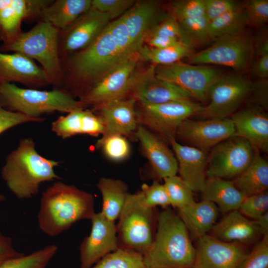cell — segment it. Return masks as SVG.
Segmentation results:
<instances>
[{
	"mask_svg": "<svg viewBox=\"0 0 268 268\" xmlns=\"http://www.w3.org/2000/svg\"><path fill=\"white\" fill-rule=\"evenodd\" d=\"M95 213L94 200L91 194L59 181L43 193L37 219L40 229L54 237L78 221L91 219Z\"/></svg>",
	"mask_w": 268,
	"mask_h": 268,
	"instance_id": "cell-1",
	"label": "cell"
},
{
	"mask_svg": "<svg viewBox=\"0 0 268 268\" xmlns=\"http://www.w3.org/2000/svg\"><path fill=\"white\" fill-rule=\"evenodd\" d=\"M60 163L40 155L32 138H23L6 156L1 175L17 199H30L38 193L41 183L61 179L54 171Z\"/></svg>",
	"mask_w": 268,
	"mask_h": 268,
	"instance_id": "cell-2",
	"label": "cell"
},
{
	"mask_svg": "<svg viewBox=\"0 0 268 268\" xmlns=\"http://www.w3.org/2000/svg\"><path fill=\"white\" fill-rule=\"evenodd\" d=\"M196 250L177 213L169 207L158 213L155 238L143 256L146 268H192Z\"/></svg>",
	"mask_w": 268,
	"mask_h": 268,
	"instance_id": "cell-3",
	"label": "cell"
},
{
	"mask_svg": "<svg viewBox=\"0 0 268 268\" xmlns=\"http://www.w3.org/2000/svg\"><path fill=\"white\" fill-rule=\"evenodd\" d=\"M60 31L51 23L41 21L27 32L2 43L0 50L22 54L41 65L49 84L60 86L63 71L59 53Z\"/></svg>",
	"mask_w": 268,
	"mask_h": 268,
	"instance_id": "cell-4",
	"label": "cell"
},
{
	"mask_svg": "<svg viewBox=\"0 0 268 268\" xmlns=\"http://www.w3.org/2000/svg\"><path fill=\"white\" fill-rule=\"evenodd\" d=\"M158 213L145 206L140 191L128 194L116 224L119 249L145 255L153 242Z\"/></svg>",
	"mask_w": 268,
	"mask_h": 268,
	"instance_id": "cell-5",
	"label": "cell"
},
{
	"mask_svg": "<svg viewBox=\"0 0 268 268\" xmlns=\"http://www.w3.org/2000/svg\"><path fill=\"white\" fill-rule=\"evenodd\" d=\"M0 105L9 111L33 118L55 111L68 113L84 106L62 89L43 91L20 88L11 83L0 84Z\"/></svg>",
	"mask_w": 268,
	"mask_h": 268,
	"instance_id": "cell-6",
	"label": "cell"
},
{
	"mask_svg": "<svg viewBox=\"0 0 268 268\" xmlns=\"http://www.w3.org/2000/svg\"><path fill=\"white\" fill-rule=\"evenodd\" d=\"M108 25L89 46L70 60L71 74L78 81L95 82V84L110 70L129 59L117 48Z\"/></svg>",
	"mask_w": 268,
	"mask_h": 268,
	"instance_id": "cell-7",
	"label": "cell"
},
{
	"mask_svg": "<svg viewBox=\"0 0 268 268\" xmlns=\"http://www.w3.org/2000/svg\"><path fill=\"white\" fill-rule=\"evenodd\" d=\"M203 105L193 100L143 105L136 113L137 124L151 130L161 139L170 143L175 138L177 128L183 121L198 116Z\"/></svg>",
	"mask_w": 268,
	"mask_h": 268,
	"instance_id": "cell-8",
	"label": "cell"
},
{
	"mask_svg": "<svg viewBox=\"0 0 268 268\" xmlns=\"http://www.w3.org/2000/svg\"><path fill=\"white\" fill-rule=\"evenodd\" d=\"M207 48L194 53L188 63L216 65L231 67L238 71L247 69L254 54V40L245 32L217 38Z\"/></svg>",
	"mask_w": 268,
	"mask_h": 268,
	"instance_id": "cell-9",
	"label": "cell"
},
{
	"mask_svg": "<svg viewBox=\"0 0 268 268\" xmlns=\"http://www.w3.org/2000/svg\"><path fill=\"white\" fill-rule=\"evenodd\" d=\"M154 71L157 77L176 85L202 104L208 102L210 87L223 74L213 67L181 62L155 66Z\"/></svg>",
	"mask_w": 268,
	"mask_h": 268,
	"instance_id": "cell-10",
	"label": "cell"
},
{
	"mask_svg": "<svg viewBox=\"0 0 268 268\" xmlns=\"http://www.w3.org/2000/svg\"><path fill=\"white\" fill-rule=\"evenodd\" d=\"M251 83L238 73L222 74L210 87L207 104L198 116L203 119L228 118L250 93Z\"/></svg>",
	"mask_w": 268,
	"mask_h": 268,
	"instance_id": "cell-11",
	"label": "cell"
},
{
	"mask_svg": "<svg viewBox=\"0 0 268 268\" xmlns=\"http://www.w3.org/2000/svg\"><path fill=\"white\" fill-rule=\"evenodd\" d=\"M254 148L245 138L233 136L214 146L208 154L207 177L236 178L250 164Z\"/></svg>",
	"mask_w": 268,
	"mask_h": 268,
	"instance_id": "cell-12",
	"label": "cell"
},
{
	"mask_svg": "<svg viewBox=\"0 0 268 268\" xmlns=\"http://www.w3.org/2000/svg\"><path fill=\"white\" fill-rule=\"evenodd\" d=\"M235 129L230 118L193 120L189 118L177 128L175 138L205 151L234 136Z\"/></svg>",
	"mask_w": 268,
	"mask_h": 268,
	"instance_id": "cell-13",
	"label": "cell"
},
{
	"mask_svg": "<svg viewBox=\"0 0 268 268\" xmlns=\"http://www.w3.org/2000/svg\"><path fill=\"white\" fill-rule=\"evenodd\" d=\"M136 56L124 61L99 80L81 98L84 106L97 107L113 101L124 99L130 91L135 75Z\"/></svg>",
	"mask_w": 268,
	"mask_h": 268,
	"instance_id": "cell-14",
	"label": "cell"
},
{
	"mask_svg": "<svg viewBox=\"0 0 268 268\" xmlns=\"http://www.w3.org/2000/svg\"><path fill=\"white\" fill-rule=\"evenodd\" d=\"M192 268H237L247 254L242 244L206 234L197 240Z\"/></svg>",
	"mask_w": 268,
	"mask_h": 268,
	"instance_id": "cell-15",
	"label": "cell"
},
{
	"mask_svg": "<svg viewBox=\"0 0 268 268\" xmlns=\"http://www.w3.org/2000/svg\"><path fill=\"white\" fill-rule=\"evenodd\" d=\"M91 232L79 247L80 268H91L108 254L117 249L116 224L101 212L95 213L90 219Z\"/></svg>",
	"mask_w": 268,
	"mask_h": 268,
	"instance_id": "cell-16",
	"label": "cell"
},
{
	"mask_svg": "<svg viewBox=\"0 0 268 268\" xmlns=\"http://www.w3.org/2000/svg\"><path fill=\"white\" fill-rule=\"evenodd\" d=\"M111 19L108 14L90 8L68 28L60 31L62 32L60 34L59 44L60 57L63 54L81 51L89 46L108 25Z\"/></svg>",
	"mask_w": 268,
	"mask_h": 268,
	"instance_id": "cell-17",
	"label": "cell"
},
{
	"mask_svg": "<svg viewBox=\"0 0 268 268\" xmlns=\"http://www.w3.org/2000/svg\"><path fill=\"white\" fill-rule=\"evenodd\" d=\"M155 66L135 76L130 91L133 98L143 105L193 100L176 85L157 77Z\"/></svg>",
	"mask_w": 268,
	"mask_h": 268,
	"instance_id": "cell-18",
	"label": "cell"
},
{
	"mask_svg": "<svg viewBox=\"0 0 268 268\" xmlns=\"http://www.w3.org/2000/svg\"><path fill=\"white\" fill-rule=\"evenodd\" d=\"M13 82L33 88L49 84L45 72L33 60L17 53L0 52V83Z\"/></svg>",
	"mask_w": 268,
	"mask_h": 268,
	"instance_id": "cell-19",
	"label": "cell"
},
{
	"mask_svg": "<svg viewBox=\"0 0 268 268\" xmlns=\"http://www.w3.org/2000/svg\"><path fill=\"white\" fill-rule=\"evenodd\" d=\"M52 1L45 0H0V35L3 42L10 41L22 31V21L40 16L44 7Z\"/></svg>",
	"mask_w": 268,
	"mask_h": 268,
	"instance_id": "cell-20",
	"label": "cell"
},
{
	"mask_svg": "<svg viewBox=\"0 0 268 268\" xmlns=\"http://www.w3.org/2000/svg\"><path fill=\"white\" fill-rule=\"evenodd\" d=\"M175 153L178 172L193 191L202 192L207 178L206 170L208 154L196 147L183 145L176 138L169 143Z\"/></svg>",
	"mask_w": 268,
	"mask_h": 268,
	"instance_id": "cell-21",
	"label": "cell"
},
{
	"mask_svg": "<svg viewBox=\"0 0 268 268\" xmlns=\"http://www.w3.org/2000/svg\"><path fill=\"white\" fill-rule=\"evenodd\" d=\"M136 101L133 97L124 98L97 107L104 126L101 138L114 134L129 136L136 131L138 126L135 110Z\"/></svg>",
	"mask_w": 268,
	"mask_h": 268,
	"instance_id": "cell-22",
	"label": "cell"
},
{
	"mask_svg": "<svg viewBox=\"0 0 268 268\" xmlns=\"http://www.w3.org/2000/svg\"><path fill=\"white\" fill-rule=\"evenodd\" d=\"M234 125V136L246 139L254 148L268 152V115L257 107H248L236 112L230 118Z\"/></svg>",
	"mask_w": 268,
	"mask_h": 268,
	"instance_id": "cell-23",
	"label": "cell"
},
{
	"mask_svg": "<svg viewBox=\"0 0 268 268\" xmlns=\"http://www.w3.org/2000/svg\"><path fill=\"white\" fill-rule=\"evenodd\" d=\"M159 8L153 1L135 3L121 17L127 29L132 48L137 55L151 29L158 23Z\"/></svg>",
	"mask_w": 268,
	"mask_h": 268,
	"instance_id": "cell-24",
	"label": "cell"
},
{
	"mask_svg": "<svg viewBox=\"0 0 268 268\" xmlns=\"http://www.w3.org/2000/svg\"><path fill=\"white\" fill-rule=\"evenodd\" d=\"M135 134L158 178L164 179L176 175L178 169L176 158L160 138L139 125Z\"/></svg>",
	"mask_w": 268,
	"mask_h": 268,
	"instance_id": "cell-25",
	"label": "cell"
},
{
	"mask_svg": "<svg viewBox=\"0 0 268 268\" xmlns=\"http://www.w3.org/2000/svg\"><path fill=\"white\" fill-rule=\"evenodd\" d=\"M211 235L225 242L250 243L261 234L255 221L250 220L238 210L228 212L215 223Z\"/></svg>",
	"mask_w": 268,
	"mask_h": 268,
	"instance_id": "cell-26",
	"label": "cell"
},
{
	"mask_svg": "<svg viewBox=\"0 0 268 268\" xmlns=\"http://www.w3.org/2000/svg\"><path fill=\"white\" fill-rule=\"evenodd\" d=\"M219 209L211 201L202 199L178 209L177 214L186 227L190 238L198 240L210 231L215 224Z\"/></svg>",
	"mask_w": 268,
	"mask_h": 268,
	"instance_id": "cell-27",
	"label": "cell"
},
{
	"mask_svg": "<svg viewBox=\"0 0 268 268\" xmlns=\"http://www.w3.org/2000/svg\"><path fill=\"white\" fill-rule=\"evenodd\" d=\"M91 0H57L42 10V21L51 23L60 31L71 25L81 15L89 10Z\"/></svg>",
	"mask_w": 268,
	"mask_h": 268,
	"instance_id": "cell-28",
	"label": "cell"
},
{
	"mask_svg": "<svg viewBox=\"0 0 268 268\" xmlns=\"http://www.w3.org/2000/svg\"><path fill=\"white\" fill-rule=\"evenodd\" d=\"M201 193L202 199L212 202L225 213L238 210L246 198L233 181L217 177H207Z\"/></svg>",
	"mask_w": 268,
	"mask_h": 268,
	"instance_id": "cell-29",
	"label": "cell"
},
{
	"mask_svg": "<svg viewBox=\"0 0 268 268\" xmlns=\"http://www.w3.org/2000/svg\"><path fill=\"white\" fill-rule=\"evenodd\" d=\"M254 148V155L248 167L233 182L236 187L246 197L267 191L268 162Z\"/></svg>",
	"mask_w": 268,
	"mask_h": 268,
	"instance_id": "cell-30",
	"label": "cell"
},
{
	"mask_svg": "<svg viewBox=\"0 0 268 268\" xmlns=\"http://www.w3.org/2000/svg\"><path fill=\"white\" fill-rule=\"evenodd\" d=\"M102 198L101 212L115 222L124 206L129 193L127 185L123 181L110 178L99 179L97 185Z\"/></svg>",
	"mask_w": 268,
	"mask_h": 268,
	"instance_id": "cell-31",
	"label": "cell"
},
{
	"mask_svg": "<svg viewBox=\"0 0 268 268\" xmlns=\"http://www.w3.org/2000/svg\"><path fill=\"white\" fill-rule=\"evenodd\" d=\"M248 25L244 8L240 7L228 12L209 22L208 32L212 40L243 33Z\"/></svg>",
	"mask_w": 268,
	"mask_h": 268,
	"instance_id": "cell-32",
	"label": "cell"
},
{
	"mask_svg": "<svg viewBox=\"0 0 268 268\" xmlns=\"http://www.w3.org/2000/svg\"><path fill=\"white\" fill-rule=\"evenodd\" d=\"M209 22L205 15L178 21L180 41L193 49L206 44L212 40L208 32Z\"/></svg>",
	"mask_w": 268,
	"mask_h": 268,
	"instance_id": "cell-33",
	"label": "cell"
},
{
	"mask_svg": "<svg viewBox=\"0 0 268 268\" xmlns=\"http://www.w3.org/2000/svg\"><path fill=\"white\" fill-rule=\"evenodd\" d=\"M194 50L182 43L162 49L143 46L137 55L141 59L155 65H168L185 58H189L194 54Z\"/></svg>",
	"mask_w": 268,
	"mask_h": 268,
	"instance_id": "cell-34",
	"label": "cell"
},
{
	"mask_svg": "<svg viewBox=\"0 0 268 268\" xmlns=\"http://www.w3.org/2000/svg\"><path fill=\"white\" fill-rule=\"evenodd\" d=\"M57 251L56 245H49L30 254L10 259L0 265V268H46Z\"/></svg>",
	"mask_w": 268,
	"mask_h": 268,
	"instance_id": "cell-35",
	"label": "cell"
},
{
	"mask_svg": "<svg viewBox=\"0 0 268 268\" xmlns=\"http://www.w3.org/2000/svg\"><path fill=\"white\" fill-rule=\"evenodd\" d=\"M91 268H146L142 255L118 248L102 258Z\"/></svg>",
	"mask_w": 268,
	"mask_h": 268,
	"instance_id": "cell-36",
	"label": "cell"
},
{
	"mask_svg": "<svg viewBox=\"0 0 268 268\" xmlns=\"http://www.w3.org/2000/svg\"><path fill=\"white\" fill-rule=\"evenodd\" d=\"M163 180L170 205L178 209L195 201L193 191L180 177L176 175Z\"/></svg>",
	"mask_w": 268,
	"mask_h": 268,
	"instance_id": "cell-37",
	"label": "cell"
},
{
	"mask_svg": "<svg viewBox=\"0 0 268 268\" xmlns=\"http://www.w3.org/2000/svg\"><path fill=\"white\" fill-rule=\"evenodd\" d=\"M96 146L101 148L106 156L113 161H121L126 159L130 153L129 143L125 136L114 134L104 138H100Z\"/></svg>",
	"mask_w": 268,
	"mask_h": 268,
	"instance_id": "cell-38",
	"label": "cell"
},
{
	"mask_svg": "<svg viewBox=\"0 0 268 268\" xmlns=\"http://www.w3.org/2000/svg\"><path fill=\"white\" fill-rule=\"evenodd\" d=\"M83 110V108L77 109L66 116L59 117L52 123V131L57 136L64 139L81 134Z\"/></svg>",
	"mask_w": 268,
	"mask_h": 268,
	"instance_id": "cell-39",
	"label": "cell"
},
{
	"mask_svg": "<svg viewBox=\"0 0 268 268\" xmlns=\"http://www.w3.org/2000/svg\"><path fill=\"white\" fill-rule=\"evenodd\" d=\"M171 15L177 21L195 18L204 15L203 0H178L170 5Z\"/></svg>",
	"mask_w": 268,
	"mask_h": 268,
	"instance_id": "cell-40",
	"label": "cell"
},
{
	"mask_svg": "<svg viewBox=\"0 0 268 268\" xmlns=\"http://www.w3.org/2000/svg\"><path fill=\"white\" fill-rule=\"evenodd\" d=\"M143 204L150 208L161 206L164 208L170 205L168 196L164 184L154 181L149 185L143 184L139 191Z\"/></svg>",
	"mask_w": 268,
	"mask_h": 268,
	"instance_id": "cell-41",
	"label": "cell"
},
{
	"mask_svg": "<svg viewBox=\"0 0 268 268\" xmlns=\"http://www.w3.org/2000/svg\"><path fill=\"white\" fill-rule=\"evenodd\" d=\"M108 25L112 40L121 54L127 59L136 56L122 17L109 23Z\"/></svg>",
	"mask_w": 268,
	"mask_h": 268,
	"instance_id": "cell-42",
	"label": "cell"
},
{
	"mask_svg": "<svg viewBox=\"0 0 268 268\" xmlns=\"http://www.w3.org/2000/svg\"><path fill=\"white\" fill-rule=\"evenodd\" d=\"M243 215L255 220L268 210V193L265 191L246 197L238 209Z\"/></svg>",
	"mask_w": 268,
	"mask_h": 268,
	"instance_id": "cell-43",
	"label": "cell"
},
{
	"mask_svg": "<svg viewBox=\"0 0 268 268\" xmlns=\"http://www.w3.org/2000/svg\"><path fill=\"white\" fill-rule=\"evenodd\" d=\"M268 268V236L263 239L248 253L237 268Z\"/></svg>",
	"mask_w": 268,
	"mask_h": 268,
	"instance_id": "cell-44",
	"label": "cell"
},
{
	"mask_svg": "<svg viewBox=\"0 0 268 268\" xmlns=\"http://www.w3.org/2000/svg\"><path fill=\"white\" fill-rule=\"evenodd\" d=\"M248 24L261 27L268 21V0H249L244 6Z\"/></svg>",
	"mask_w": 268,
	"mask_h": 268,
	"instance_id": "cell-45",
	"label": "cell"
},
{
	"mask_svg": "<svg viewBox=\"0 0 268 268\" xmlns=\"http://www.w3.org/2000/svg\"><path fill=\"white\" fill-rule=\"evenodd\" d=\"M134 3L133 0H92L91 8L106 13L113 18L126 12Z\"/></svg>",
	"mask_w": 268,
	"mask_h": 268,
	"instance_id": "cell-46",
	"label": "cell"
},
{
	"mask_svg": "<svg viewBox=\"0 0 268 268\" xmlns=\"http://www.w3.org/2000/svg\"><path fill=\"white\" fill-rule=\"evenodd\" d=\"M45 120L42 118H33L18 112L10 111L0 105V134L23 123L41 122Z\"/></svg>",
	"mask_w": 268,
	"mask_h": 268,
	"instance_id": "cell-47",
	"label": "cell"
},
{
	"mask_svg": "<svg viewBox=\"0 0 268 268\" xmlns=\"http://www.w3.org/2000/svg\"><path fill=\"white\" fill-rule=\"evenodd\" d=\"M204 15L209 21L231 10L241 7L232 0H203Z\"/></svg>",
	"mask_w": 268,
	"mask_h": 268,
	"instance_id": "cell-48",
	"label": "cell"
},
{
	"mask_svg": "<svg viewBox=\"0 0 268 268\" xmlns=\"http://www.w3.org/2000/svg\"><path fill=\"white\" fill-rule=\"evenodd\" d=\"M104 126L102 120L92 112L83 109L81 117V134L97 136L103 134Z\"/></svg>",
	"mask_w": 268,
	"mask_h": 268,
	"instance_id": "cell-49",
	"label": "cell"
},
{
	"mask_svg": "<svg viewBox=\"0 0 268 268\" xmlns=\"http://www.w3.org/2000/svg\"><path fill=\"white\" fill-rule=\"evenodd\" d=\"M151 36L179 39V29L178 21L171 15L166 17L153 27L147 37Z\"/></svg>",
	"mask_w": 268,
	"mask_h": 268,
	"instance_id": "cell-50",
	"label": "cell"
},
{
	"mask_svg": "<svg viewBox=\"0 0 268 268\" xmlns=\"http://www.w3.org/2000/svg\"><path fill=\"white\" fill-rule=\"evenodd\" d=\"M253 97L259 105L265 109H268V80L260 78L251 83V92Z\"/></svg>",
	"mask_w": 268,
	"mask_h": 268,
	"instance_id": "cell-51",
	"label": "cell"
},
{
	"mask_svg": "<svg viewBox=\"0 0 268 268\" xmlns=\"http://www.w3.org/2000/svg\"><path fill=\"white\" fill-rule=\"evenodd\" d=\"M23 254L14 248L10 237L0 232V265L10 259Z\"/></svg>",
	"mask_w": 268,
	"mask_h": 268,
	"instance_id": "cell-52",
	"label": "cell"
},
{
	"mask_svg": "<svg viewBox=\"0 0 268 268\" xmlns=\"http://www.w3.org/2000/svg\"><path fill=\"white\" fill-rule=\"evenodd\" d=\"M144 42H146L151 47L158 49L165 48L181 43L179 39L176 38L157 36L147 37Z\"/></svg>",
	"mask_w": 268,
	"mask_h": 268,
	"instance_id": "cell-53",
	"label": "cell"
},
{
	"mask_svg": "<svg viewBox=\"0 0 268 268\" xmlns=\"http://www.w3.org/2000/svg\"><path fill=\"white\" fill-rule=\"evenodd\" d=\"M253 73L260 78L268 77V55L258 56L252 66Z\"/></svg>",
	"mask_w": 268,
	"mask_h": 268,
	"instance_id": "cell-54",
	"label": "cell"
},
{
	"mask_svg": "<svg viewBox=\"0 0 268 268\" xmlns=\"http://www.w3.org/2000/svg\"><path fill=\"white\" fill-rule=\"evenodd\" d=\"M254 53L257 56L268 55V34L264 33L259 35L254 41Z\"/></svg>",
	"mask_w": 268,
	"mask_h": 268,
	"instance_id": "cell-55",
	"label": "cell"
},
{
	"mask_svg": "<svg viewBox=\"0 0 268 268\" xmlns=\"http://www.w3.org/2000/svg\"><path fill=\"white\" fill-rule=\"evenodd\" d=\"M255 221L260 229L261 234L263 236H268V212Z\"/></svg>",
	"mask_w": 268,
	"mask_h": 268,
	"instance_id": "cell-56",
	"label": "cell"
},
{
	"mask_svg": "<svg viewBox=\"0 0 268 268\" xmlns=\"http://www.w3.org/2000/svg\"><path fill=\"white\" fill-rule=\"evenodd\" d=\"M5 200V197L0 193V201H3Z\"/></svg>",
	"mask_w": 268,
	"mask_h": 268,
	"instance_id": "cell-57",
	"label": "cell"
},
{
	"mask_svg": "<svg viewBox=\"0 0 268 268\" xmlns=\"http://www.w3.org/2000/svg\"><path fill=\"white\" fill-rule=\"evenodd\" d=\"M0 40H1L0 35Z\"/></svg>",
	"mask_w": 268,
	"mask_h": 268,
	"instance_id": "cell-58",
	"label": "cell"
},
{
	"mask_svg": "<svg viewBox=\"0 0 268 268\" xmlns=\"http://www.w3.org/2000/svg\"><path fill=\"white\" fill-rule=\"evenodd\" d=\"M0 84H1V83H0Z\"/></svg>",
	"mask_w": 268,
	"mask_h": 268,
	"instance_id": "cell-59",
	"label": "cell"
}]
</instances>
